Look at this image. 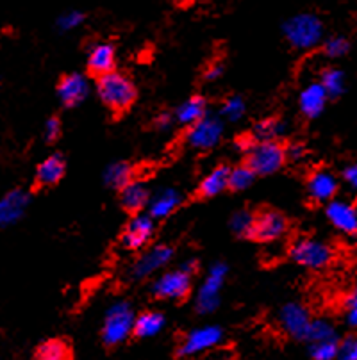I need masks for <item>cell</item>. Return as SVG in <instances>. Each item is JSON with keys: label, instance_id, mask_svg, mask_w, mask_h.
Returning <instances> with one entry per match:
<instances>
[{"label": "cell", "instance_id": "33", "mask_svg": "<svg viewBox=\"0 0 357 360\" xmlns=\"http://www.w3.org/2000/svg\"><path fill=\"white\" fill-rule=\"evenodd\" d=\"M332 338H336L332 325H329L327 321H311L309 323V328L308 332H306L303 341H308L309 345H311V342L325 341V339H332Z\"/></svg>", "mask_w": 357, "mask_h": 360}, {"label": "cell", "instance_id": "12", "mask_svg": "<svg viewBox=\"0 0 357 360\" xmlns=\"http://www.w3.org/2000/svg\"><path fill=\"white\" fill-rule=\"evenodd\" d=\"M88 73L95 79L116 70V46L109 41H100L89 49L88 61H86Z\"/></svg>", "mask_w": 357, "mask_h": 360}, {"label": "cell", "instance_id": "20", "mask_svg": "<svg viewBox=\"0 0 357 360\" xmlns=\"http://www.w3.org/2000/svg\"><path fill=\"white\" fill-rule=\"evenodd\" d=\"M229 173H231V166L220 165L215 169L209 172V175L203 176L200 180L199 188L195 189L196 200H209L215 198L216 195L229 189Z\"/></svg>", "mask_w": 357, "mask_h": 360}, {"label": "cell", "instance_id": "39", "mask_svg": "<svg viewBox=\"0 0 357 360\" xmlns=\"http://www.w3.org/2000/svg\"><path fill=\"white\" fill-rule=\"evenodd\" d=\"M306 146L302 143H292L286 145V161H300L306 155Z\"/></svg>", "mask_w": 357, "mask_h": 360}, {"label": "cell", "instance_id": "4", "mask_svg": "<svg viewBox=\"0 0 357 360\" xmlns=\"http://www.w3.org/2000/svg\"><path fill=\"white\" fill-rule=\"evenodd\" d=\"M134 312L129 303H116L111 307L102 326V342L106 348H116L131 338Z\"/></svg>", "mask_w": 357, "mask_h": 360}, {"label": "cell", "instance_id": "21", "mask_svg": "<svg viewBox=\"0 0 357 360\" xmlns=\"http://www.w3.org/2000/svg\"><path fill=\"white\" fill-rule=\"evenodd\" d=\"M120 202L129 214L136 216L149 205L150 193L145 184H142L138 180H132L125 188L120 189Z\"/></svg>", "mask_w": 357, "mask_h": 360}, {"label": "cell", "instance_id": "3", "mask_svg": "<svg viewBox=\"0 0 357 360\" xmlns=\"http://www.w3.org/2000/svg\"><path fill=\"white\" fill-rule=\"evenodd\" d=\"M243 165L256 176L272 175L286 165V145L277 139L272 141H253L245 150Z\"/></svg>", "mask_w": 357, "mask_h": 360}, {"label": "cell", "instance_id": "15", "mask_svg": "<svg viewBox=\"0 0 357 360\" xmlns=\"http://www.w3.org/2000/svg\"><path fill=\"white\" fill-rule=\"evenodd\" d=\"M66 172V161L61 153H52L42 165L36 168L35 175V188L36 189H46L54 188L61 182Z\"/></svg>", "mask_w": 357, "mask_h": 360}, {"label": "cell", "instance_id": "18", "mask_svg": "<svg viewBox=\"0 0 357 360\" xmlns=\"http://www.w3.org/2000/svg\"><path fill=\"white\" fill-rule=\"evenodd\" d=\"M327 218L336 229H339L345 234H356L357 230V211L356 205L343 200H330L325 211Z\"/></svg>", "mask_w": 357, "mask_h": 360}, {"label": "cell", "instance_id": "35", "mask_svg": "<svg viewBox=\"0 0 357 360\" xmlns=\"http://www.w3.org/2000/svg\"><path fill=\"white\" fill-rule=\"evenodd\" d=\"M84 22V13L81 11H66L58 18V27L61 31H72Z\"/></svg>", "mask_w": 357, "mask_h": 360}, {"label": "cell", "instance_id": "17", "mask_svg": "<svg viewBox=\"0 0 357 360\" xmlns=\"http://www.w3.org/2000/svg\"><path fill=\"white\" fill-rule=\"evenodd\" d=\"M309 198L316 203H325L334 200L338 193V180L327 169H316L308 179Z\"/></svg>", "mask_w": 357, "mask_h": 360}, {"label": "cell", "instance_id": "10", "mask_svg": "<svg viewBox=\"0 0 357 360\" xmlns=\"http://www.w3.org/2000/svg\"><path fill=\"white\" fill-rule=\"evenodd\" d=\"M156 225L154 219L145 214H136L127 223L122 234V243L127 250H142L154 238Z\"/></svg>", "mask_w": 357, "mask_h": 360}, {"label": "cell", "instance_id": "36", "mask_svg": "<svg viewBox=\"0 0 357 360\" xmlns=\"http://www.w3.org/2000/svg\"><path fill=\"white\" fill-rule=\"evenodd\" d=\"M222 112L227 118L239 120L243 116V112H245V104H243V100L239 96H231V98H227L223 102Z\"/></svg>", "mask_w": 357, "mask_h": 360}, {"label": "cell", "instance_id": "40", "mask_svg": "<svg viewBox=\"0 0 357 360\" xmlns=\"http://www.w3.org/2000/svg\"><path fill=\"white\" fill-rule=\"evenodd\" d=\"M343 176H345V180L349 182L352 188H356L357 186V168L356 166H349V168H345V172H343Z\"/></svg>", "mask_w": 357, "mask_h": 360}, {"label": "cell", "instance_id": "8", "mask_svg": "<svg viewBox=\"0 0 357 360\" xmlns=\"http://www.w3.org/2000/svg\"><path fill=\"white\" fill-rule=\"evenodd\" d=\"M222 339V328L220 326H203V328H195L192 332L184 333L175 348L177 359H192L199 353L211 349Z\"/></svg>", "mask_w": 357, "mask_h": 360}, {"label": "cell", "instance_id": "11", "mask_svg": "<svg viewBox=\"0 0 357 360\" xmlns=\"http://www.w3.org/2000/svg\"><path fill=\"white\" fill-rule=\"evenodd\" d=\"M173 257V248L168 245H158L154 248H150L149 252L143 253L138 261L134 262V266L131 268V276L134 280L146 278L149 275H152L154 271L161 269L163 266L168 264Z\"/></svg>", "mask_w": 357, "mask_h": 360}, {"label": "cell", "instance_id": "22", "mask_svg": "<svg viewBox=\"0 0 357 360\" xmlns=\"http://www.w3.org/2000/svg\"><path fill=\"white\" fill-rule=\"evenodd\" d=\"M32 360H75L70 339L50 338L36 348Z\"/></svg>", "mask_w": 357, "mask_h": 360}, {"label": "cell", "instance_id": "31", "mask_svg": "<svg viewBox=\"0 0 357 360\" xmlns=\"http://www.w3.org/2000/svg\"><path fill=\"white\" fill-rule=\"evenodd\" d=\"M350 41L345 36H332V38L325 39L322 45V52L330 59H338L343 58L350 52Z\"/></svg>", "mask_w": 357, "mask_h": 360}, {"label": "cell", "instance_id": "41", "mask_svg": "<svg viewBox=\"0 0 357 360\" xmlns=\"http://www.w3.org/2000/svg\"><path fill=\"white\" fill-rule=\"evenodd\" d=\"M172 118L173 116L170 115V112H163V115H159L158 118H156V127H158V129H166V127L172 123Z\"/></svg>", "mask_w": 357, "mask_h": 360}, {"label": "cell", "instance_id": "23", "mask_svg": "<svg viewBox=\"0 0 357 360\" xmlns=\"http://www.w3.org/2000/svg\"><path fill=\"white\" fill-rule=\"evenodd\" d=\"M327 98L329 96H327L325 89L320 86V82H315V84L308 86V88L300 93V111H302V115L306 118H316L325 109Z\"/></svg>", "mask_w": 357, "mask_h": 360}, {"label": "cell", "instance_id": "2", "mask_svg": "<svg viewBox=\"0 0 357 360\" xmlns=\"http://www.w3.org/2000/svg\"><path fill=\"white\" fill-rule=\"evenodd\" d=\"M325 25L315 13H299L292 16L282 25V34L286 41L295 50H311L318 46L323 39Z\"/></svg>", "mask_w": 357, "mask_h": 360}, {"label": "cell", "instance_id": "24", "mask_svg": "<svg viewBox=\"0 0 357 360\" xmlns=\"http://www.w3.org/2000/svg\"><path fill=\"white\" fill-rule=\"evenodd\" d=\"M165 326V316L158 311H143L138 316H134L132 323V338L136 339H149L154 338L161 332Z\"/></svg>", "mask_w": 357, "mask_h": 360}, {"label": "cell", "instance_id": "16", "mask_svg": "<svg viewBox=\"0 0 357 360\" xmlns=\"http://www.w3.org/2000/svg\"><path fill=\"white\" fill-rule=\"evenodd\" d=\"M225 273L227 268L223 264H216L211 269L208 280L203 282L202 289L199 292V303H196L199 312H202V314L203 312H211L218 307V292L223 284V278H225Z\"/></svg>", "mask_w": 357, "mask_h": 360}, {"label": "cell", "instance_id": "14", "mask_svg": "<svg viewBox=\"0 0 357 360\" xmlns=\"http://www.w3.org/2000/svg\"><path fill=\"white\" fill-rule=\"evenodd\" d=\"M58 96L65 108H75L88 96V82L81 73H68L63 75L58 82Z\"/></svg>", "mask_w": 357, "mask_h": 360}, {"label": "cell", "instance_id": "6", "mask_svg": "<svg viewBox=\"0 0 357 360\" xmlns=\"http://www.w3.org/2000/svg\"><path fill=\"white\" fill-rule=\"evenodd\" d=\"M288 218L272 207H263L253 212L249 239L258 243H273L288 232Z\"/></svg>", "mask_w": 357, "mask_h": 360}, {"label": "cell", "instance_id": "28", "mask_svg": "<svg viewBox=\"0 0 357 360\" xmlns=\"http://www.w3.org/2000/svg\"><path fill=\"white\" fill-rule=\"evenodd\" d=\"M323 89H325L329 98H336L345 91V75L342 70L338 68H325L322 72V82H320Z\"/></svg>", "mask_w": 357, "mask_h": 360}, {"label": "cell", "instance_id": "29", "mask_svg": "<svg viewBox=\"0 0 357 360\" xmlns=\"http://www.w3.org/2000/svg\"><path fill=\"white\" fill-rule=\"evenodd\" d=\"M280 129H282V125H280L279 120L266 118L253 125V131L252 134H250V138H252L253 141H272V139H275V136L279 134Z\"/></svg>", "mask_w": 357, "mask_h": 360}, {"label": "cell", "instance_id": "30", "mask_svg": "<svg viewBox=\"0 0 357 360\" xmlns=\"http://www.w3.org/2000/svg\"><path fill=\"white\" fill-rule=\"evenodd\" d=\"M338 345L339 339L332 338V339H325V341H318V342H311V356L315 360H334L338 356Z\"/></svg>", "mask_w": 357, "mask_h": 360}, {"label": "cell", "instance_id": "37", "mask_svg": "<svg viewBox=\"0 0 357 360\" xmlns=\"http://www.w3.org/2000/svg\"><path fill=\"white\" fill-rule=\"evenodd\" d=\"M339 360H356L357 359V341L353 335H346L338 345Z\"/></svg>", "mask_w": 357, "mask_h": 360}, {"label": "cell", "instance_id": "32", "mask_svg": "<svg viewBox=\"0 0 357 360\" xmlns=\"http://www.w3.org/2000/svg\"><path fill=\"white\" fill-rule=\"evenodd\" d=\"M253 180H256V175L245 165L238 166V168H231V173H229V189L243 191V189L253 184Z\"/></svg>", "mask_w": 357, "mask_h": 360}, {"label": "cell", "instance_id": "5", "mask_svg": "<svg viewBox=\"0 0 357 360\" xmlns=\"http://www.w3.org/2000/svg\"><path fill=\"white\" fill-rule=\"evenodd\" d=\"M289 255L296 264L308 269H323L334 259V252L327 243L313 238L296 239L289 248Z\"/></svg>", "mask_w": 357, "mask_h": 360}, {"label": "cell", "instance_id": "26", "mask_svg": "<svg viewBox=\"0 0 357 360\" xmlns=\"http://www.w3.org/2000/svg\"><path fill=\"white\" fill-rule=\"evenodd\" d=\"M181 195L175 191V189H165V191L158 193L154 198L150 200V216L152 219H161L166 216L172 214L179 205H181Z\"/></svg>", "mask_w": 357, "mask_h": 360}, {"label": "cell", "instance_id": "19", "mask_svg": "<svg viewBox=\"0 0 357 360\" xmlns=\"http://www.w3.org/2000/svg\"><path fill=\"white\" fill-rule=\"evenodd\" d=\"M29 205V195L22 189H13L0 198V229L13 225L23 216Z\"/></svg>", "mask_w": 357, "mask_h": 360}, {"label": "cell", "instance_id": "7", "mask_svg": "<svg viewBox=\"0 0 357 360\" xmlns=\"http://www.w3.org/2000/svg\"><path fill=\"white\" fill-rule=\"evenodd\" d=\"M192 276L182 268L173 269L159 276L152 285V295L158 300H172V302H186L192 295Z\"/></svg>", "mask_w": 357, "mask_h": 360}, {"label": "cell", "instance_id": "25", "mask_svg": "<svg viewBox=\"0 0 357 360\" xmlns=\"http://www.w3.org/2000/svg\"><path fill=\"white\" fill-rule=\"evenodd\" d=\"M208 115V100L200 95H193L186 100L184 104H181V108L177 109L175 116L177 120L182 125H193L195 122H199L200 118Z\"/></svg>", "mask_w": 357, "mask_h": 360}, {"label": "cell", "instance_id": "38", "mask_svg": "<svg viewBox=\"0 0 357 360\" xmlns=\"http://www.w3.org/2000/svg\"><path fill=\"white\" fill-rule=\"evenodd\" d=\"M61 120L58 116H52L49 118V122L45 123V139L46 143H56L61 136Z\"/></svg>", "mask_w": 357, "mask_h": 360}, {"label": "cell", "instance_id": "1", "mask_svg": "<svg viewBox=\"0 0 357 360\" xmlns=\"http://www.w3.org/2000/svg\"><path fill=\"white\" fill-rule=\"evenodd\" d=\"M96 93L115 118H122L131 111L138 98V89L131 77L118 70L96 79Z\"/></svg>", "mask_w": 357, "mask_h": 360}, {"label": "cell", "instance_id": "27", "mask_svg": "<svg viewBox=\"0 0 357 360\" xmlns=\"http://www.w3.org/2000/svg\"><path fill=\"white\" fill-rule=\"evenodd\" d=\"M132 180H134V169H132L131 165H127V162H115L106 172V182L111 188L118 189V191L122 188H125Z\"/></svg>", "mask_w": 357, "mask_h": 360}, {"label": "cell", "instance_id": "9", "mask_svg": "<svg viewBox=\"0 0 357 360\" xmlns=\"http://www.w3.org/2000/svg\"><path fill=\"white\" fill-rule=\"evenodd\" d=\"M222 132L223 125L222 122H220V118L206 115L203 118H200L199 122L189 125L186 139H188V143L193 148L209 150L213 148V146L218 145L220 138H222Z\"/></svg>", "mask_w": 357, "mask_h": 360}, {"label": "cell", "instance_id": "13", "mask_svg": "<svg viewBox=\"0 0 357 360\" xmlns=\"http://www.w3.org/2000/svg\"><path fill=\"white\" fill-rule=\"evenodd\" d=\"M280 325L284 328L286 333H289L292 338L303 341L306 338V332L309 328V323L313 321L311 314L303 305L300 303H288L280 309Z\"/></svg>", "mask_w": 357, "mask_h": 360}, {"label": "cell", "instance_id": "42", "mask_svg": "<svg viewBox=\"0 0 357 360\" xmlns=\"http://www.w3.org/2000/svg\"><path fill=\"white\" fill-rule=\"evenodd\" d=\"M222 72H223L222 65L211 66V68H209L208 72H206V79H209V81H213V79H216V77H218Z\"/></svg>", "mask_w": 357, "mask_h": 360}, {"label": "cell", "instance_id": "34", "mask_svg": "<svg viewBox=\"0 0 357 360\" xmlns=\"http://www.w3.org/2000/svg\"><path fill=\"white\" fill-rule=\"evenodd\" d=\"M252 219H253V212H250V211L236 212L234 218H232V221H231L232 232H234L236 236H239V238L249 239L250 226H252Z\"/></svg>", "mask_w": 357, "mask_h": 360}]
</instances>
